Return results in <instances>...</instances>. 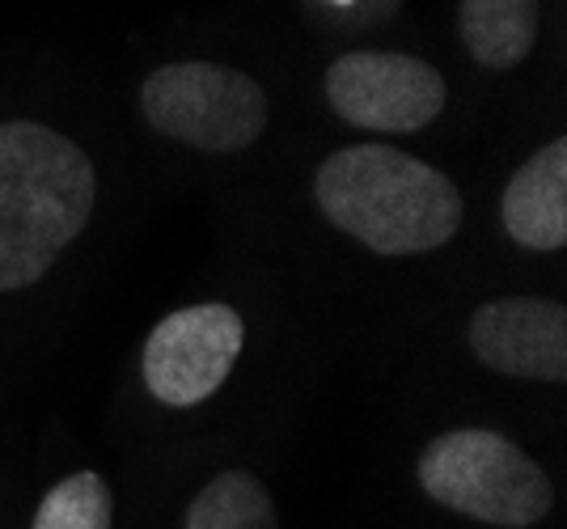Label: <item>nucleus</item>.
Returning a JSON list of instances; mask_svg holds the SVG:
<instances>
[{
	"instance_id": "f257e3e1",
	"label": "nucleus",
	"mask_w": 567,
	"mask_h": 529,
	"mask_svg": "<svg viewBox=\"0 0 567 529\" xmlns=\"http://www.w3.org/2000/svg\"><path fill=\"white\" fill-rule=\"evenodd\" d=\"M94 162L43 123H0V292L30 289L94 212Z\"/></svg>"
},
{
	"instance_id": "f03ea898",
	"label": "nucleus",
	"mask_w": 567,
	"mask_h": 529,
	"mask_svg": "<svg viewBox=\"0 0 567 529\" xmlns=\"http://www.w3.org/2000/svg\"><path fill=\"white\" fill-rule=\"evenodd\" d=\"M313 199L322 217L385 259L441 250L462 225V191L436 166L390 145H352L331 153Z\"/></svg>"
},
{
	"instance_id": "7ed1b4c3",
	"label": "nucleus",
	"mask_w": 567,
	"mask_h": 529,
	"mask_svg": "<svg viewBox=\"0 0 567 529\" xmlns=\"http://www.w3.org/2000/svg\"><path fill=\"white\" fill-rule=\"evenodd\" d=\"M415 475L427 500L496 529L538 526L555 505L543 466L492 428H453L427 440Z\"/></svg>"
},
{
	"instance_id": "20e7f679",
	"label": "nucleus",
	"mask_w": 567,
	"mask_h": 529,
	"mask_svg": "<svg viewBox=\"0 0 567 529\" xmlns=\"http://www.w3.org/2000/svg\"><path fill=\"white\" fill-rule=\"evenodd\" d=\"M141 111L148 127L199 153H241L259 141L271 115L255 76L208 60L157 69L141 85Z\"/></svg>"
},
{
	"instance_id": "39448f33",
	"label": "nucleus",
	"mask_w": 567,
	"mask_h": 529,
	"mask_svg": "<svg viewBox=\"0 0 567 529\" xmlns=\"http://www.w3.org/2000/svg\"><path fill=\"white\" fill-rule=\"evenodd\" d=\"M246 326L234 305H187L153 326L144 343V385L166 407H195L213 398L234 373Z\"/></svg>"
},
{
	"instance_id": "423d86ee",
	"label": "nucleus",
	"mask_w": 567,
	"mask_h": 529,
	"mask_svg": "<svg viewBox=\"0 0 567 529\" xmlns=\"http://www.w3.org/2000/svg\"><path fill=\"white\" fill-rule=\"evenodd\" d=\"M327 102L339 120L369 132H424L445 111L441 73L394 51H352L327 69Z\"/></svg>"
},
{
	"instance_id": "0eeeda50",
	"label": "nucleus",
	"mask_w": 567,
	"mask_h": 529,
	"mask_svg": "<svg viewBox=\"0 0 567 529\" xmlns=\"http://www.w3.org/2000/svg\"><path fill=\"white\" fill-rule=\"evenodd\" d=\"M474 356L525 382L567 377V310L546 297H499L471 318Z\"/></svg>"
},
{
	"instance_id": "6e6552de",
	"label": "nucleus",
	"mask_w": 567,
	"mask_h": 529,
	"mask_svg": "<svg viewBox=\"0 0 567 529\" xmlns=\"http://www.w3.org/2000/svg\"><path fill=\"white\" fill-rule=\"evenodd\" d=\"M504 229L525 250H564L567 246V141L543 145L504 187Z\"/></svg>"
},
{
	"instance_id": "1a4fd4ad",
	"label": "nucleus",
	"mask_w": 567,
	"mask_h": 529,
	"mask_svg": "<svg viewBox=\"0 0 567 529\" xmlns=\"http://www.w3.org/2000/svg\"><path fill=\"white\" fill-rule=\"evenodd\" d=\"M462 43L483 69H517L538 43V0H462Z\"/></svg>"
},
{
	"instance_id": "9d476101",
	"label": "nucleus",
	"mask_w": 567,
	"mask_h": 529,
	"mask_svg": "<svg viewBox=\"0 0 567 529\" xmlns=\"http://www.w3.org/2000/svg\"><path fill=\"white\" fill-rule=\"evenodd\" d=\"M187 529H280L271 491L250 470H220L190 500Z\"/></svg>"
},
{
	"instance_id": "9b49d317",
	"label": "nucleus",
	"mask_w": 567,
	"mask_h": 529,
	"mask_svg": "<svg viewBox=\"0 0 567 529\" xmlns=\"http://www.w3.org/2000/svg\"><path fill=\"white\" fill-rule=\"evenodd\" d=\"M111 487L94 470H76L43 496L30 529H111Z\"/></svg>"
}]
</instances>
